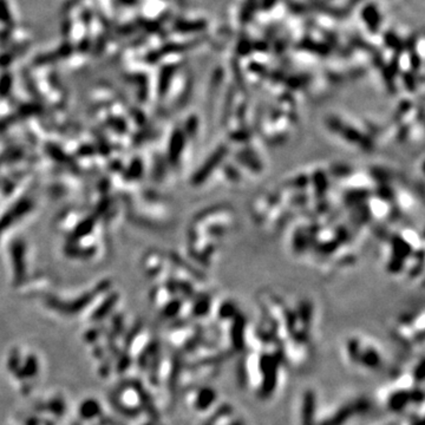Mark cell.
Instances as JSON below:
<instances>
[{
  "instance_id": "obj_3",
  "label": "cell",
  "mask_w": 425,
  "mask_h": 425,
  "mask_svg": "<svg viewBox=\"0 0 425 425\" xmlns=\"http://www.w3.org/2000/svg\"><path fill=\"white\" fill-rule=\"evenodd\" d=\"M315 394L313 391H307L304 396L301 408V423L302 425H314L315 419Z\"/></svg>"
},
{
  "instance_id": "obj_6",
  "label": "cell",
  "mask_w": 425,
  "mask_h": 425,
  "mask_svg": "<svg viewBox=\"0 0 425 425\" xmlns=\"http://www.w3.org/2000/svg\"><path fill=\"white\" fill-rule=\"evenodd\" d=\"M359 361L366 367L377 368L380 364V355L377 351H374L373 348H367L364 353H360Z\"/></svg>"
},
{
  "instance_id": "obj_1",
  "label": "cell",
  "mask_w": 425,
  "mask_h": 425,
  "mask_svg": "<svg viewBox=\"0 0 425 425\" xmlns=\"http://www.w3.org/2000/svg\"><path fill=\"white\" fill-rule=\"evenodd\" d=\"M260 368L263 374L261 385V396L267 397L274 391L278 380V360L274 355L265 354L260 360Z\"/></svg>"
},
{
  "instance_id": "obj_11",
  "label": "cell",
  "mask_w": 425,
  "mask_h": 425,
  "mask_svg": "<svg viewBox=\"0 0 425 425\" xmlns=\"http://www.w3.org/2000/svg\"><path fill=\"white\" fill-rule=\"evenodd\" d=\"M232 425H242V424L240 423V421H234V423Z\"/></svg>"
},
{
  "instance_id": "obj_7",
  "label": "cell",
  "mask_w": 425,
  "mask_h": 425,
  "mask_svg": "<svg viewBox=\"0 0 425 425\" xmlns=\"http://www.w3.org/2000/svg\"><path fill=\"white\" fill-rule=\"evenodd\" d=\"M243 326L242 324H240V322H235V325L233 326L232 328V339H233V344L235 347H241L243 341Z\"/></svg>"
},
{
  "instance_id": "obj_2",
  "label": "cell",
  "mask_w": 425,
  "mask_h": 425,
  "mask_svg": "<svg viewBox=\"0 0 425 425\" xmlns=\"http://www.w3.org/2000/svg\"><path fill=\"white\" fill-rule=\"evenodd\" d=\"M367 403L365 400H357L355 403L346 405L345 407L340 408L338 412L333 414V417L329 419L325 420L321 425H342L348 418H351L354 413L361 412V411L366 410Z\"/></svg>"
},
{
  "instance_id": "obj_9",
  "label": "cell",
  "mask_w": 425,
  "mask_h": 425,
  "mask_svg": "<svg viewBox=\"0 0 425 425\" xmlns=\"http://www.w3.org/2000/svg\"><path fill=\"white\" fill-rule=\"evenodd\" d=\"M9 17L11 18V16H10L8 12V8H6L5 3L3 2V0H0V21L3 22L9 21Z\"/></svg>"
},
{
  "instance_id": "obj_8",
  "label": "cell",
  "mask_w": 425,
  "mask_h": 425,
  "mask_svg": "<svg viewBox=\"0 0 425 425\" xmlns=\"http://www.w3.org/2000/svg\"><path fill=\"white\" fill-rule=\"evenodd\" d=\"M347 351H348V354H350V357L352 358V360H359V357H360V351H359V344L357 340L352 339L351 341H348Z\"/></svg>"
},
{
  "instance_id": "obj_5",
  "label": "cell",
  "mask_w": 425,
  "mask_h": 425,
  "mask_svg": "<svg viewBox=\"0 0 425 425\" xmlns=\"http://www.w3.org/2000/svg\"><path fill=\"white\" fill-rule=\"evenodd\" d=\"M216 399V392L210 387H204L197 393L195 406L199 410H207L212 406V404Z\"/></svg>"
},
{
  "instance_id": "obj_10",
  "label": "cell",
  "mask_w": 425,
  "mask_h": 425,
  "mask_svg": "<svg viewBox=\"0 0 425 425\" xmlns=\"http://www.w3.org/2000/svg\"><path fill=\"white\" fill-rule=\"evenodd\" d=\"M414 377L417 378V380H423L424 377V368H423V361L418 365V367L416 368V371H414ZM414 378V379H416Z\"/></svg>"
},
{
  "instance_id": "obj_4",
  "label": "cell",
  "mask_w": 425,
  "mask_h": 425,
  "mask_svg": "<svg viewBox=\"0 0 425 425\" xmlns=\"http://www.w3.org/2000/svg\"><path fill=\"white\" fill-rule=\"evenodd\" d=\"M410 392L405 391V390H399L393 392V393L391 394V397L388 398V407L391 408L392 411H394V412H398V411H401L403 408L406 406V405L410 403Z\"/></svg>"
}]
</instances>
